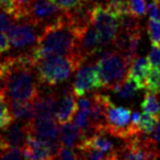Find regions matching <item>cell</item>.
Here are the masks:
<instances>
[{
	"instance_id": "obj_1",
	"label": "cell",
	"mask_w": 160,
	"mask_h": 160,
	"mask_svg": "<svg viewBox=\"0 0 160 160\" xmlns=\"http://www.w3.org/2000/svg\"><path fill=\"white\" fill-rule=\"evenodd\" d=\"M80 32L72 25L65 11L53 23L45 26L37 44L31 50L35 62L52 56L75 52Z\"/></svg>"
},
{
	"instance_id": "obj_2",
	"label": "cell",
	"mask_w": 160,
	"mask_h": 160,
	"mask_svg": "<svg viewBox=\"0 0 160 160\" xmlns=\"http://www.w3.org/2000/svg\"><path fill=\"white\" fill-rule=\"evenodd\" d=\"M85 61L76 52L52 56L36 62L35 72L39 83L55 86L68 81Z\"/></svg>"
},
{
	"instance_id": "obj_3",
	"label": "cell",
	"mask_w": 160,
	"mask_h": 160,
	"mask_svg": "<svg viewBox=\"0 0 160 160\" xmlns=\"http://www.w3.org/2000/svg\"><path fill=\"white\" fill-rule=\"evenodd\" d=\"M96 67L100 78L101 87L112 91L114 87L127 80L130 63L123 53L114 49H102L96 62Z\"/></svg>"
},
{
	"instance_id": "obj_4",
	"label": "cell",
	"mask_w": 160,
	"mask_h": 160,
	"mask_svg": "<svg viewBox=\"0 0 160 160\" xmlns=\"http://www.w3.org/2000/svg\"><path fill=\"white\" fill-rule=\"evenodd\" d=\"M106 134L128 139L144 134L137 124L132 122V112L124 107H118L112 101L106 110Z\"/></svg>"
},
{
	"instance_id": "obj_5",
	"label": "cell",
	"mask_w": 160,
	"mask_h": 160,
	"mask_svg": "<svg viewBox=\"0 0 160 160\" xmlns=\"http://www.w3.org/2000/svg\"><path fill=\"white\" fill-rule=\"evenodd\" d=\"M159 155L157 142L144 134L125 139L124 144L116 149V160H158Z\"/></svg>"
},
{
	"instance_id": "obj_6",
	"label": "cell",
	"mask_w": 160,
	"mask_h": 160,
	"mask_svg": "<svg viewBox=\"0 0 160 160\" xmlns=\"http://www.w3.org/2000/svg\"><path fill=\"white\" fill-rule=\"evenodd\" d=\"M92 24L95 26L100 37L102 49L112 44L119 31V19L110 13L101 3H95L92 14Z\"/></svg>"
},
{
	"instance_id": "obj_7",
	"label": "cell",
	"mask_w": 160,
	"mask_h": 160,
	"mask_svg": "<svg viewBox=\"0 0 160 160\" xmlns=\"http://www.w3.org/2000/svg\"><path fill=\"white\" fill-rule=\"evenodd\" d=\"M55 118H34L26 123L28 133L45 141L58 154L61 146L60 143V128Z\"/></svg>"
},
{
	"instance_id": "obj_8",
	"label": "cell",
	"mask_w": 160,
	"mask_h": 160,
	"mask_svg": "<svg viewBox=\"0 0 160 160\" xmlns=\"http://www.w3.org/2000/svg\"><path fill=\"white\" fill-rule=\"evenodd\" d=\"M101 87L97 67L94 64H82L76 70L72 89L76 97L84 96Z\"/></svg>"
},
{
	"instance_id": "obj_9",
	"label": "cell",
	"mask_w": 160,
	"mask_h": 160,
	"mask_svg": "<svg viewBox=\"0 0 160 160\" xmlns=\"http://www.w3.org/2000/svg\"><path fill=\"white\" fill-rule=\"evenodd\" d=\"M39 30H42V28L34 25L30 22L22 21L20 23L13 24L7 33H8L10 44L14 48L21 49L37 44L40 34H42V32L38 33Z\"/></svg>"
},
{
	"instance_id": "obj_10",
	"label": "cell",
	"mask_w": 160,
	"mask_h": 160,
	"mask_svg": "<svg viewBox=\"0 0 160 160\" xmlns=\"http://www.w3.org/2000/svg\"><path fill=\"white\" fill-rule=\"evenodd\" d=\"M102 50L100 42L99 34L93 24L86 28L78 36V46H76L75 52L86 61L88 58L95 56L96 53Z\"/></svg>"
},
{
	"instance_id": "obj_11",
	"label": "cell",
	"mask_w": 160,
	"mask_h": 160,
	"mask_svg": "<svg viewBox=\"0 0 160 160\" xmlns=\"http://www.w3.org/2000/svg\"><path fill=\"white\" fill-rule=\"evenodd\" d=\"M72 87H68L62 93L61 99L58 102V108L56 111L55 119L60 125L68 123L74 118L78 110V101L75 99Z\"/></svg>"
},
{
	"instance_id": "obj_12",
	"label": "cell",
	"mask_w": 160,
	"mask_h": 160,
	"mask_svg": "<svg viewBox=\"0 0 160 160\" xmlns=\"http://www.w3.org/2000/svg\"><path fill=\"white\" fill-rule=\"evenodd\" d=\"M58 108V96L55 92L40 94L34 101L35 118H53Z\"/></svg>"
},
{
	"instance_id": "obj_13",
	"label": "cell",
	"mask_w": 160,
	"mask_h": 160,
	"mask_svg": "<svg viewBox=\"0 0 160 160\" xmlns=\"http://www.w3.org/2000/svg\"><path fill=\"white\" fill-rule=\"evenodd\" d=\"M6 143L9 147H15L22 149L25 144L26 136H28V127L25 122L22 121H13L11 125L2 133Z\"/></svg>"
},
{
	"instance_id": "obj_14",
	"label": "cell",
	"mask_w": 160,
	"mask_h": 160,
	"mask_svg": "<svg viewBox=\"0 0 160 160\" xmlns=\"http://www.w3.org/2000/svg\"><path fill=\"white\" fill-rule=\"evenodd\" d=\"M149 69L150 67L147 58L137 56L136 59L131 63L128 68V78L132 80L139 89H145Z\"/></svg>"
},
{
	"instance_id": "obj_15",
	"label": "cell",
	"mask_w": 160,
	"mask_h": 160,
	"mask_svg": "<svg viewBox=\"0 0 160 160\" xmlns=\"http://www.w3.org/2000/svg\"><path fill=\"white\" fill-rule=\"evenodd\" d=\"M84 135L71 122L61 124L60 127V143L61 145L70 148H78L81 142L84 139Z\"/></svg>"
},
{
	"instance_id": "obj_16",
	"label": "cell",
	"mask_w": 160,
	"mask_h": 160,
	"mask_svg": "<svg viewBox=\"0 0 160 160\" xmlns=\"http://www.w3.org/2000/svg\"><path fill=\"white\" fill-rule=\"evenodd\" d=\"M34 101H9L13 119L25 123L33 120L35 118Z\"/></svg>"
},
{
	"instance_id": "obj_17",
	"label": "cell",
	"mask_w": 160,
	"mask_h": 160,
	"mask_svg": "<svg viewBox=\"0 0 160 160\" xmlns=\"http://www.w3.org/2000/svg\"><path fill=\"white\" fill-rule=\"evenodd\" d=\"M80 147H92L100 150V152H107V154L114 152L113 143L108 137H106L105 134H102V133H94V134L85 137L81 142L80 145L78 146V148Z\"/></svg>"
},
{
	"instance_id": "obj_18",
	"label": "cell",
	"mask_w": 160,
	"mask_h": 160,
	"mask_svg": "<svg viewBox=\"0 0 160 160\" xmlns=\"http://www.w3.org/2000/svg\"><path fill=\"white\" fill-rule=\"evenodd\" d=\"M138 91H139V88L137 87V85L135 84L132 80H130V78H128L124 82H122L121 84H119L118 86H116L112 89L113 93L118 94L120 97L125 98V99L135 96Z\"/></svg>"
},
{
	"instance_id": "obj_19",
	"label": "cell",
	"mask_w": 160,
	"mask_h": 160,
	"mask_svg": "<svg viewBox=\"0 0 160 160\" xmlns=\"http://www.w3.org/2000/svg\"><path fill=\"white\" fill-rule=\"evenodd\" d=\"M158 121L159 119L157 117L147 113V112H144L143 114H141V119H139V128L145 135H149L155 131L157 124H158Z\"/></svg>"
},
{
	"instance_id": "obj_20",
	"label": "cell",
	"mask_w": 160,
	"mask_h": 160,
	"mask_svg": "<svg viewBox=\"0 0 160 160\" xmlns=\"http://www.w3.org/2000/svg\"><path fill=\"white\" fill-rule=\"evenodd\" d=\"M147 34L152 44L160 47V21H154L150 19L148 20Z\"/></svg>"
},
{
	"instance_id": "obj_21",
	"label": "cell",
	"mask_w": 160,
	"mask_h": 160,
	"mask_svg": "<svg viewBox=\"0 0 160 160\" xmlns=\"http://www.w3.org/2000/svg\"><path fill=\"white\" fill-rule=\"evenodd\" d=\"M128 9L132 15L141 19L146 13V0H128Z\"/></svg>"
},
{
	"instance_id": "obj_22",
	"label": "cell",
	"mask_w": 160,
	"mask_h": 160,
	"mask_svg": "<svg viewBox=\"0 0 160 160\" xmlns=\"http://www.w3.org/2000/svg\"><path fill=\"white\" fill-rule=\"evenodd\" d=\"M55 160H82L80 154H76L73 148L61 145Z\"/></svg>"
},
{
	"instance_id": "obj_23",
	"label": "cell",
	"mask_w": 160,
	"mask_h": 160,
	"mask_svg": "<svg viewBox=\"0 0 160 160\" xmlns=\"http://www.w3.org/2000/svg\"><path fill=\"white\" fill-rule=\"evenodd\" d=\"M0 160H25L22 149L15 147H9L0 152Z\"/></svg>"
},
{
	"instance_id": "obj_24",
	"label": "cell",
	"mask_w": 160,
	"mask_h": 160,
	"mask_svg": "<svg viewBox=\"0 0 160 160\" xmlns=\"http://www.w3.org/2000/svg\"><path fill=\"white\" fill-rule=\"evenodd\" d=\"M61 10L68 11L75 9L78 7H81L83 4H85L86 2H88L89 0H52Z\"/></svg>"
},
{
	"instance_id": "obj_25",
	"label": "cell",
	"mask_w": 160,
	"mask_h": 160,
	"mask_svg": "<svg viewBox=\"0 0 160 160\" xmlns=\"http://www.w3.org/2000/svg\"><path fill=\"white\" fill-rule=\"evenodd\" d=\"M148 63L150 68H155V69H160V47L152 45L150 51L147 56Z\"/></svg>"
},
{
	"instance_id": "obj_26",
	"label": "cell",
	"mask_w": 160,
	"mask_h": 160,
	"mask_svg": "<svg viewBox=\"0 0 160 160\" xmlns=\"http://www.w3.org/2000/svg\"><path fill=\"white\" fill-rule=\"evenodd\" d=\"M13 22H17V21H15V19L12 15L4 12V11H0V31L8 32L11 26L14 24Z\"/></svg>"
},
{
	"instance_id": "obj_27",
	"label": "cell",
	"mask_w": 160,
	"mask_h": 160,
	"mask_svg": "<svg viewBox=\"0 0 160 160\" xmlns=\"http://www.w3.org/2000/svg\"><path fill=\"white\" fill-rule=\"evenodd\" d=\"M148 17L150 20L160 21V1L149 0L148 2Z\"/></svg>"
},
{
	"instance_id": "obj_28",
	"label": "cell",
	"mask_w": 160,
	"mask_h": 160,
	"mask_svg": "<svg viewBox=\"0 0 160 160\" xmlns=\"http://www.w3.org/2000/svg\"><path fill=\"white\" fill-rule=\"evenodd\" d=\"M15 9V0H0V11L13 15Z\"/></svg>"
},
{
	"instance_id": "obj_29",
	"label": "cell",
	"mask_w": 160,
	"mask_h": 160,
	"mask_svg": "<svg viewBox=\"0 0 160 160\" xmlns=\"http://www.w3.org/2000/svg\"><path fill=\"white\" fill-rule=\"evenodd\" d=\"M10 40L9 37L3 33V31H0V55L9 51L10 49Z\"/></svg>"
},
{
	"instance_id": "obj_30",
	"label": "cell",
	"mask_w": 160,
	"mask_h": 160,
	"mask_svg": "<svg viewBox=\"0 0 160 160\" xmlns=\"http://www.w3.org/2000/svg\"><path fill=\"white\" fill-rule=\"evenodd\" d=\"M159 1H160V0H159Z\"/></svg>"
}]
</instances>
